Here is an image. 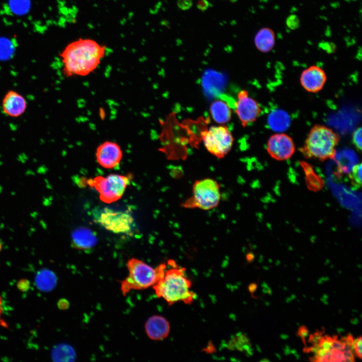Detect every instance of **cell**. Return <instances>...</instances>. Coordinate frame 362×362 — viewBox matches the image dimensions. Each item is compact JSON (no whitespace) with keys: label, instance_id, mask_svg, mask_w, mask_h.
Returning <instances> with one entry per match:
<instances>
[{"label":"cell","instance_id":"obj_54","mask_svg":"<svg viewBox=\"0 0 362 362\" xmlns=\"http://www.w3.org/2000/svg\"><path fill=\"white\" fill-rule=\"evenodd\" d=\"M284 289L285 291H287V288H286V287L285 288V287H284Z\"/></svg>","mask_w":362,"mask_h":362},{"label":"cell","instance_id":"obj_14","mask_svg":"<svg viewBox=\"0 0 362 362\" xmlns=\"http://www.w3.org/2000/svg\"><path fill=\"white\" fill-rule=\"evenodd\" d=\"M145 330L150 339L161 340L168 336L170 332V325L164 317L160 315H153L146 321Z\"/></svg>","mask_w":362,"mask_h":362},{"label":"cell","instance_id":"obj_46","mask_svg":"<svg viewBox=\"0 0 362 362\" xmlns=\"http://www.w3.org/2000/svg\"><path fill=\"white\" fill-rule=\"evenodd\" d=\"M261 286L262 287L265 288H266L268 287L267 283L265 282H263Z\"/></svg>","mask_w":362,"mask_h":362},{"label":"cell","instance_id":"obj_32","mask_svg":"<svg viewBox=\"0 0 362 362\" xmlns=\"http://www.w3.org/2000/svg\"><path fill=\"white\" fill-rule=\"evenodd\" d=\"M332 338H333V341L331 345V348L336 349L342 351L344 346L345 342L340 340H339L337 339V336L336 335H334Z\"/></svg>","mask_w":362,"mask_h":362},{"label":"cell","instance_id":"obj_53","mask_svg":"<svg viewBox=\"0 0 362 362\" xmlns=\"http://www.w3.org/2000/svg\"><path fill=\"white\" fill-rule=\"evenodd\" d=\"M266 304L267 306H269V305H270V303H268V302H266Z\"/></svg>","mask_w":362,"mask_h":362},{"label":"cell","instance_id":"obj_52","mask_svg":"<svg viewBox=\"0 0 362 362\" xmlns=\"http://www.w3.org/2000/svg\"><path fill=\"white\" fill-rule=\"evenodd\" d=\"M297 281L298 282H300L301 281V279L300 278H298Z\"/></svg>","mask_w":362,"mask_h":362},{"label":"cell","instance_id":"obj_22","mask_svg":"<svg viewBox=\"0 0 362 362\" xmlns=\"http://www.w3.org/2000/svg\"><path fill=\"white\" fill-rule=\"evenodd\" d=\"M9 6L15 14L22 15L27 13L30 8V0H10Z\"/></svg>","mask_w":362,"mask_h":362},{"label":"cell","instance_id":"obj_48","mask_svg":"<svg viewBox=\"0 0 362 362\" xmlns=\"http://www.w3.org/2000/svg\"><path fill=\"white\" fill-rule=\"evenodd\" d=\"M290 297L292 299V300H293L296 299V296L295 294H292Z\"/></svg>","mask_w":362,"mask_h":362},{"label":"cell","instance_id":"obj_25","mask_svg":"<svg viewBox=\"0 0 362 362\" xmlns=\"http://www.w3.org/2000/svg\"><path fill=\"white\" fill-rule=\"evenodd\" d=\"M361 128L356 129L353 133L352 141L355 147L359 150L361 149L362 133Z\"/></svg>","mask_w":362,"mask_h":362},{"label":"cell","instance_id":"obj_50","mask_svg":"<svg viewBox=\"0 0 362 362\" xmlns=\"http://www.w3.org/2000/svg\"><path fill=\"white\" fill-rule=\"evenodd\" d=\"M260 361L268 362V361H269L268 359H267V358H264V359L261 360Z\"/></svg>","mask_w":362,"mask_h":362},{"label":"cell","instance_id":"obj_21","mask_svg":"<svg viewBox=\"0 0 362 362\" xmlns=\"http://www.w3.org/2000/svg\"><path fill=\"white\" fill-rule=\"evenodd\" d=\"M229 346L233 348L237 349L240 351L245 350L246 354L251 355L253 354V349L251 347L249 339L245 335L240 333L237 334L229 342Z\"/></svg>","mask_w":362,"mask_h":362},{"label":"cell","instance_id":"obj_18","mask_svg":"<svg viewBox=\"0 0 362 362\" xmlns=\"http://www.w3.org/2000/svg\"><path fill=\"white\" fill-rule=\"evenodd\" d=\"M290 122L289 114L280 109L273 110L267 118V124L270 129L279 133L287 130L290 125Z\"/></svg>","mask_w":362,"mask_h":362},{"label":"cell","instance_id":"obj_24","mask_svg":"<svg viewBox=\"0 0 362 362\" xmlns=\"http://www.w3.org/2000/svg\"><path fill=\"white\" fill-rule=\"evenodd\" d=\"M361 164H356L353 167L350 175L352 181L357 186H360L361 184Z\"/></svg>","mask_w":362,"mask_h":362},{"label":"cell","instance_id":"obj_31","mask_svg":"<svg viewBox=\"0 0 362 362\" xmlns=\"http://www.w3.org/2000/svg\"><path fill=\"white\" fill-rule=\"evenodd\" d=\"M322 335V332L321 331H317L314 334L310 335L309 338V342L312 343L313 344H319Z\"/></svg>","mask_w":362,"mask_h":362},{"label":"cell","instance_id":"obj_3","mask_svg":"<svg viewBox=\"0 0 362 362\" xmlns=\"http://www.w3.org/2000/svg\"><path fill=\"white\" fill-rule=\"evenodd\" d=\"M128 276L121 282V291L126 296L131 290H141L153 286L162 278L166 269L165 264L156 268L135 258H131L127 263Z\"/></svg>","mask_w":362,"mask_h":362},{"label":"cell","instance_id":"obj_6","mask_svg":"<svg viewBox=\"0 0 362 362\" xmlns=\"http://www.w3.org/2000/svg\"><path fill=\"white\" fill-rule=\"evenodd\" d=\"M129 181L128 176L111 174L105 177L96 176L88 180L87 184L98 192L102 202L109 204L117 201L122 197Z\"/></svg>","mask_w":362,"mask_h":362},{"label":"cell","instance_id":"obj_11","mask_svg":"<svg viewBox=\"0 0 362 362\" xmlns=\"http://www.w3.org/2000/svg\"><path fill=\"white\" fill-rule=\"evenodd\" d=\"M96 157L98 163L106 168H113L120 163L123 151L120 146L116 142L105 141L97 148Z\"/></svg>","mask_w":362,"mask_h":362},{"label":"cell","instance_id":"obj_34","mask_svg":"<svg viewBox=\"0 0 362 362\" xmlns=\"http://www.w3.org/2000/svg\"><path fill=\"white\" fill-rule=\"evenodd\" d=\"M29 282L25 280H21L18 284V287L21 290L25 291L28 288Z\"/></svg>","mask_w":362,"mask_h":362},{"label":"cell","instance_id":"obj_45","mask_svg":"<svg viewBox=\"0 0 362 362\" xmlns=\"http://www.w3.org/2000/svg\"><path fill=\"white\" fill-rule=\"evenodd\" d=\"M292 301V300L290 297L287 298V299H286V302L287 303L291 302Z\"/></svg>","mask_w":362,"mask_h":362},{"label":"cell","instance_id":"obj_40","mask_svg":"<svg viewBox=\"0 0 362 362\" xmlns=\"http://www.w3.org/2000/svg\"><path fill=\"white\" fill-rule=\"evenodd\" d=\"M257 288V285L255 284H251L249 287V290L251 293L254 292Z\"/></svg>","mask_w":362,"mask_h":362},{"label":"cell","instance_id":"obj_17","mask_svg":"<svg viewBox=\"0 0 362 362\" xmlns=\"http://www.w3.org/2000/svg\"><path fill=\"white\" fill-rule=\"evenodd\" d=\"M254 43L256 48L260 52L267 53L274 47L276 43V36L272 29L264 27L256 33L254 38Z\"/></svg>","mask_w":362,"mask_h":362},{"label":"cell","instance_id":"obj_20","mask_svg":"<svg viewBox=\"0 0 362 362\" xmlns=\"http://www.w3.org/2000/svg\"><path fill=\"white\" fill-rule=\"evenodd\" d=\"M53 360L56 361L72 360L74 352L70 346L60 344L54 347L51 353Z\"/></svg>","mask_w":362,"mask_h":362},{"label":"cell","instance_id":"obj_12","mask_svg":"<svg viewBox=\"0 0 362 362\" xmlns=\"http://www.w3.org/2000/svg\"><path fill=\"white\" fill-rule=\"evenodd\" d=\"M325 71L319 66L312 65L303 70L300 81L308 92L317 93L322 89L326 81Z\"/></svg>","mask_w":362,"mask_h":362},{"label":"cell","instance_id":"obj_56","mask_svg":"<svg viewBox=\"0 0 362 362\" xmlns=\"http://www.w3.org/2000/svg\"><path fill=\"white\" fill-rule=\"evenodd\" d=\"M1 248H2V245H1V242H0V251H1Z\"/></svg>","mask_w":362,"mask_h":362},{"label":"cell","instance_id":"obj_37","mask_svg":"<svg viewBox=\"0 0 362 362\" xmlns=\"http://www.w3.org/2000/svg\"><path fill=\"white\" fill-rule=\"evenodd\" d=\"M329 280V278L328 277H323L320 278L317 281L318 284H322L324 282H327Z\"/></svg>","mask_w":362,"mask_h":362},{"label":"cell","instance_id":"obj_33","mask_svg":"<svg viewBox=\"0 0 362 362\" xmlns=\"http://www.w3.org/2000/svg\"><path fill=\"white\" fill-rule=\"evenodd\" d=\"M178 5L182 9H187L192 5V0H178Z\"/></svg>","mask_w":362,"mask_h":362},{"label":"cell","instance_id":"obj_30","mask_svg":"<svg viewBox=\"0 0 362 362\" xmlns=\"http://www.w3.org/2000/svg\"><path fill=\"white\" fill-rule=\"evenodd\" d=\"M297 334H298V336L301 337L304 343L305 344H306V338L309 335V330L307 329V328L304 325L300 326L298 329Z\"/></svg>","mask_w":362,"mask_h":362},{"label":"cell","instance_id":"obj_49","mask_svg":"<svg viewBox=\"0 0 362 362\" xmlns=\"http://www.w3.org/2000/svg\"><path fill=\"white\" fill-rule=\"evenodd\" d=\"M294 355H295V356L296 357V358L297 359H299L300 358V355H299V354L298 353H296V354H295Z\"/></svg>","mask_w":362,"mask_h":362},{"label":"cell","instance_id":"obj_42","mask_svg":"<svg viewBox=\"0 0 362 362\" xmlns=\"http://www.w3.org/2000/svg\"><path fill=\"white\" fill-rule=\"evenodd\" d=\"M280 337L281 339L286 340L289 338V335L287 334H281Z\"/></svg>","mask_w":362,"mask_h":362},{"label":"cell","instance_id":"obj_43","mask_svg":"<svg viewBox=\"0 0 362 362\" xmlns=\"http://www.w3.org/2000/svg\"><path fill=\"white\" fill-rule=\"evenodd\" d=\"M336 330H337V331L339 333H342V332H343L344 331V329L343 328H341V327L337 328Z\"/></svg>","mask_w":362,"mask_h":362},{"label":"cell","instance_id":"obj_5","mask_svg":"<svg viewBox=\"0 0 362 362\" xmlns=\"http://www.w3.org/2000/svg\"><path fill=\"white\" fill-rule=\"evenodd\" d=\"M220 187L210 178L196 181L193 186V196L184 204L186 208L210 210L216 207L220 200Z\"/></svg>","mask_w":362,"mask_h":362},{"label":"cell","instance_id":"obj_19","mask_svg":"<svg viewBox=\"0 0 362 362\" xmlns=\"http://www.w3.org/2000/svg\"><path fill=\"white\" fill-rule=\"evenodd\" d=\"M57 278L55 275L51 270L43 269L39 270L35 277V284L37 287L43 292H49L56 286Z\"/></svg>","mask_w":362,"mask_h":362},{"label":"cell","instance_id":"obj_13","mask_svg":"<svg viewBox=\"0 0 362 362\" xmlns=\"http://www.w3.org/2000/svg\"><path fill=\"white\" fill-rule=\"evenodd\" d=\"M27 106L25 98L14 90L8 91L2 100L3 111L10 117L17 118L21 116L25 113Z\"/></svg>","mask_w":362,"mask_h":362},{"label":"cell","instance_id":"obj_47","mask_svg":"<svg viewBox=\"0 0 362 362\" xmlns=\"http://www.w3.org/2000/svg\"><path fill=\"white\" fill-rule=\"evenodd\" d=\"M275 355L277 357V358H278L279 360H281V359H282V357H281V355H280V354L277 353H275Z\"/></svg>","mask_w":362,"mask_h":362},{"label":"cell","instance_id":"obj_41","mask_svg":"<svg viewBox=\"0 0 362 362\" xmlns=\"http://www.w3.org/2000/svg\"><path fill=\"white\" fill-rule=\"evenodd\" d=\"M350 322L353 325H356L358 323V319L357 318H354L351 319Z\"/></svg>","mask_w":362,"mask_h":362},{"label":"cell","instance_id":"obj_39","mask_svg":"<svg viewBox=\"0 0 362 362\" xmlns=\"http://www.w3.org/2000/svg\"><path fill=\"white\" fill-rule=\"evenodd\" d=\"M326 351L325 349L320 348L316 354L318 356H323L326 354Z\"/></svg>","mask_w":362,"mask_h":362},{"label":"cell","instance_id":"obj_27","mask_svg":"<svg viewBox=\"0 0 362 362\" xmlns=\"http://www.w3.org/2000/svg\"><path fill=\"white\" fill-rule=\"evenodd\" d=\"M330 361H345L343 352L336 349L331 348Z\"/></svg>","mask_w":362,"mask_h":362},{"label":"cell","instance_id":"obj_29","mask_svg":"<svg viewBox=\"0 0 362 362\" xmlns=\"http://www.w3.org/2000/svg\"><path fill=\"white\" fill-rule=\"evenodd\" d=\"M362 338L361 336H359L357 337V338L354 339V349L355 350V352H356L357 356L359 357V358H361V355H362V341H361Z\"/></svg>","mask_w":362,"mask_h":362},{"label":"cell","instance_id":"obj_8","mask_svg":"<svg viewBox=\"0 0 362 362\" xmlns=\"http://www.w3.org/2000/svg\"><path fill=\"white\" fill-rule=\"evenodd\" d=\"M206 149L212 155L223 158L231 150L234 138L225 125L213 126L201 132Z\"/></svg>","mask_w":362,"mask_h":362},{"label":"cell","instance_id":"obj_35","mask_svg":"<svg viewBox=\"0 0 362 362\" xmlns=\"http://www.w3.org/2000/svg\"><path fill=\"white\" fill-rule=\"evenodd\" d=\"M353 338L351 334H348L346 336H345V343L350 345L351 346L353 341Z\"/></svg>","mask_w":362,"mask_h":362},{"label":"cell","instance_id":"obj_9","mask_svg":"<svg viewBox=\"0 0 362 362\" xmlns=\"http://www.w3.org/2000/svg\"><path fill=\"white\" fill-rule=\"evenodd\" d=\"M235 111L244 128L255 122L261 112L258 103L250 97L248 92L245 89L241 90L237 94Z\"/></svg>","mask_w":362,"mask_h":362},{"label":"cell","instance_id":"obj_38","mask_svg":"<svg viewBox=\"0 0 362 362\" xmlns=\"http://www.w3.org/2000/svg\"><path fill=\"white\" fill-rule=\"evenodd\" d=\"M283 350L285 355H288L290 354L291 348L289 345H285V347L283 348Z\"/></svg>","mask_w":362,"mask_h":362},{"label":"cell","instance_id":"obj_28","mask_svg":"<svg viewBox=\"0 0 362 362\" xmlns=\"http://www.w3.org/2000/svg\"><path fill=\"white\" fill-rule=\"evenodd\" d=\"M299 23L298 17L295 15L289 16L286 21L287 26L291 29H297L299 25Z\"/></svg>","mask_w":362,"mask_h":362},{"label":"cell","instance_id":"obj_26","mask_svg":"<svg viewBox=\"0 0 362 362\" xmlns=\"http://www.w3.org/2000/svg\"><path fill=\"white\" fill-rule=\"evenodd\" d=\"M333 338L329 336L326 335L322 337L319 341V345L321 348L328 351L331 348Z\"/></svg>","mask_w":362,"mask_h":362},{"label":"cell","instance_id":"obj_15","mask_svg":"<svg viewBox=\"0 0 362 362\" xmlns=\"http://www.w3.org/2000/svg\"><path fill=\"white\" fill-rule=\"evenodd\" d=\"M71 238L73 246L81 250L90 249L97 242V238L94 233L85 228H80L74 230L72 232Z\"/></svg>","mask_w":362,"mask_h":362},{"label":"cell","instance_id":"obj_23","mask_svg":"<svg viewBox=\"0 0 362 362\" xmlns=\"http://www.w3.org/2000/svg\"><path fill=\"white\" fill-rule=\"evenodd\" d=\"M14 48L12 43L6 38H0V60L9 59L14 52Z\"/></svg>","mask_w":362,"mask_h":362},{"label":"cell","instance_id":"obj_44","mask_svg":"<svg viewBox=\"0 0 362 362\" xmlns=\"http://www.w3.org/2000/svg\"><path fill=\"white\" fill-rule=\"evenodd\" d=\"M297 352L296 349H291L290 350V353L293 354L294 355L296 354Z\"/></svg>","mask_w":362,"mask_h":362},{"label":"cell","instance_id":"obj_16","mask_svg":"<svg viewBox=\"0 0 362 362\" xmlns=\"http://www.w3.org/2000/svg\"><path fill=\"white\" fill-rule=\"evenodd\" d=\"M209 112L213 120L219 124L228 123L232 117V110L230 106L222 100L213 101L210 106Z\"/></svg>","mask_w":362,"mask_h":362},{"label":"cell","instance_id":"obj_55","mask_svg":"<svg viewBox=\"0 0 362 362\" xmlns=\"http://www.w3.org/2000/svg\"><path fill=\"white\" fill-rule=\"evenodd\" d=\"M228 1L234 2V1H236V0H228Z\"/></svg>","mask_w":362,"mask_h":362},{"label":"cell","instance_id":"obj_51","mask_svg":"<svg viewBox=\"0 0 362 362\" xmlns=\"http://www.w3.org/2000/svg\"><path fill=\"white\" fill-rule=\"evenodd\" d=\"M2 312V307H1V297H0V316H1Z\"/></svg>","mask_w":362,"mask_h":362},{"label":"cell","instance_id":"obj_7","mask_svg":"<svg viewBox=\"0 0 362 362\" xmlns=\"http://www.w3.org/2000/svg\"><path fill=\"white\" fill-rule=\"evenodd\" d=\"M92 214L96 222L114 233H128L134 225L132 216L126 211L104 207L94 209Z\"/></svg>","mask_w":362,"mask_h":362},{"label":"cell","instance_id":"obj_2","mask_svg":"<svg viewBox=\"0 0 362 362\" xmlns=\"http://www.w3.org/2000/svg\"><path fill=\"white\" fill-rule=\"evenodd\" d=\"M170 268L165 270L163 276L152 287L158 298L163 299L169 305L178 302L190 304L196 294L191 291L192 283L187 277L186 269L169 260Z\"/></svg>","mask_w":362,"mask_h":362},{"label":"cell","instance_id":"obj_10","mask_svg":"<svg viewBox=\"0 0 362 362\" xmlns=\"http://www.w3.org/2000/svg\"><path fill=\"white\" fill-rule=\"evenodd\" d=\"M295 146L292 138L283 133L272 135L266 143V150L269 155L277 160L289 159L294 154Z\"/></svg>","mask_w":362,"mask_h":362},{"label":"cell","instance_id":"obj_36","mask_svg":"<svg viewBox=\"0 0 362 362\" xmlns=\"http://www.w3.org/2000/svg\"><path fill=\"white\" fill-rule=\"evenodd\" d=\"M328 299V295H327V294H324L323 295V296H322V297L321 298L320 300H321V301L325 305H328V301H327Z\"/></svg>","mask_w":362,"mask_h":362},{"label":"cell","instance_id":"obj_1","mask_svg":"<svg viewBox=\"0 0 362 362\" xmlns=\"http://www.w3.org/2000/svg\"><path fill=\"white\" fill-rule=\"evenodd\" d=\"M106 46L89 38H79L68 44L60 54L62 73L67 77L86 76L100 65Z\"/></svg>","mask_w":362,"mask_h":362},{"label":"cell","instance_id":"obj_4","mask_svg":"<svg viewBox=\"0 0 362 362\" xmlns=\"http://www.w3.org/2000/svg\"><path fill=\"white\" fill-rule=\"evenodd\" d=\"M339 141V135L331 129L316 125L308 133L301 151L307 157L320 160L332 158Z\"/></svg>","mask_w":362,"mask_h":362}]
</instances>
